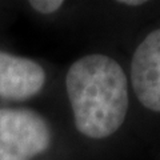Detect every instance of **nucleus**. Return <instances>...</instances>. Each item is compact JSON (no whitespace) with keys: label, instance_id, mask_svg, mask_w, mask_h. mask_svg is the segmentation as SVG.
Listing matches in <instances>:
<instances>
[{"label":"nucleus","instance_id":"1","mask_svg":"<svg viewBox=\"0 0 160 160\" xmlns=\"http://www.w3.org/2000/svg\"><path fill=\"white\" fill-rule=\"evenodd\" d=\"M75 127L84 136L104 139L122 127L128 112V80L115 59L88 55L66 76Z\"/></svg>","mask_w":160,"mask_h":160},{"label":"nucleus","instance_id":"2","mask_svg":"<svg viewBox=\"0 0 160 160\" xmlns=\"http://www.w3.org/2000/svg\"><path fill=\"white\" fill-rule=\"evenodd\" d=\"M51 129L32 109H0V160H31L47 151Z\"/></svg>","mask_w":160,"mask_h":160},{"label":"nucleus","instance_id":"3","mask_svg":"<svg viewBox=\"0 0 160 160\" xmlns=\"http://www.w3.org/2000/svg\"><path fill=\"white\" fill-rule=\"evenodd\" d=\"M131 83L139 102L160 112V28L139 44L131 62Z\"/></svg>","mask_w":160,"mask_h":160},{"label":"nucleus","instance_id":"4","mask_svg":"<svg viewBox=\"0 0 160 160\" xmlns=\"http://www.w3.org/2000/svg\"><path fill=\"white\" fill-rule=\"evenodd\" d=\"M46 83V72L36 62L0 51V96L26 100L38 95Z\"/></svg>","mask_w":160,"mask_h":160},{"label":"nucleus","instance_id":"5","mask_svg":"<svg viewBox=\"0 0 160 160\" xmlns=\"http://www.w3.org/2000/svg\"><path fill=\"white\" fill-rule=\"evenodd\" d=\"M29 6L40 13L49 15L56 12L59 8H62L63 2L62 0H32V2H29Z\"/></svg>","mask_w":160,"mask_h":160},{"label":"nucleus","instance_id":"6","mask_svg":"<svg viewBox=\"0 0 160 160\" xmlns=\"http://www.w3.org/2000/svg\"><path fill=\"white\" fill-rule=\"evenodd\" d=\"M120 4H126V6H140L144 2L142 0H123V2H119Z\"/></svg>","mask_w":160,"mask_h":160}]
</instances>
